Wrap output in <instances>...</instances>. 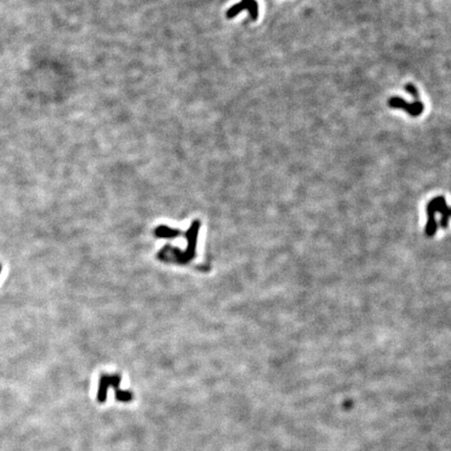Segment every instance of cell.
<instances>
[{
	"instance_id": "cell-1",
	"label": "cell",
	"mask_w": 451,
	"mask_h": 451,
	"mask_svg": "<svg viewBox=\"0 0 451 451\" xmlns=\"http://www.w3.org/2000/svg\"><path fill=\"white\" fill-rule=\"evenodd\" d=\"M121 377L119 375H101L99 378V386L97 393V401L103 403L107 399L108 389L113 388L115 391V397L118 401L130 402L133 399V395L129 391H121L119 384Z\"/></svg>"
},
{
	"instance_id": "cell-5",
	"label": "cell",
	"mask_w": 451,
	"mask_h": 451,
	"mask_svg": "<svg viewBox=\"0 0 451 451\" xmlns=\"http://www.w3.org/2000/svg\"><path fill=\"white\" fill-rule=\"evenodd\" d=\"M0 273H2V265H0Z\"/></svg>"
},
{
	"instance_id": "cell-2",
	"label": "cell",
	"mask_w": 451,
	"mask_h": 451,
	"mask_svg": "<svg viewBox=\"0 0 451 451\" xmlns=\"http://www.w3.org/2000/svg\"><path fill=\"white\" fill-rule=\"evenodd\" d=\"M388 105L394 109H400L406 112L408 115L412 117L420 116L424 111V105L421 101L407 102L404 98L399 96L390 97L388 100Z\"/></svg>"
},
{
	"instance_id": "cell-4",
	"label": "cell",
	"mask_w": 451,
	"mask_h": 451,
	"mask_svg": "<svg viewBox=\"0 0 451 451\" xmlns=\"http://www.w3.org/2000/svg\"><path fill=\"white\" fill-rule=\"evenodd\" d=\"M405 91L414 99V101H420V94L418 92V89L416 88L413 84L411 83H407L404 87Z\"/></svg>"
},
{
	"instance_id": "cell-3",
	"label": "cell",
	"mask_w": 451,
	"mask_h": 451,
	"mask_svg": "<svg viewBox=\"0 0 451 451\" xmlns=\"http://www.w3.org/2000/svg\"><path fill=\"white\" fill-rule=\"evenodd\" d=\"M242 11L249 12V15L252 20H257V18L259 16V7L256 0H242L241 3L231 7L226 13L227 18L232 19V18L236 17Z\"/></svg>"
}]
</instances>
